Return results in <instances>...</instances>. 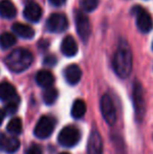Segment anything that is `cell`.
I'll return each mask as SVG.
<instances>
[{
  "label": "cell",
  "mask_w": 153,
  "mask_h": 154,
  "mask_svg": "<svg viewBox=\"0 0 153 154\" xmlns=\"http://www.w3.org/2000/svg\"><path fill=\"white\" fill-rule=\"evenodd\" d=\"M112 67L116 75L122 79L129 77L132 70V53L127 42L120 43L112 60Z\"/></svg>",
  "instance_id": "cell-1"
},
{
  "label": "cell",
  "mask_w": 153,
  "mask_h": 154,
  "mask_svg": "<svg viewBox=\"0 0 153 154\" xmlns=\"http://www.w3.org/2000/svg\"><path fill=\"white\" fill-rule=\"evenodd\" d=\"M33 55L25 48H16L6 57L5 64L14 72L26 70L33 63Z\"/></svg>",
  "instance_id": "cell-2"
},
{
  "label": "cell",
  "mask_w": 153,
  "mask_h": 154,
  "mask_svg": "<svg viewBox=\"0 0 153 154\" xmlns=\"http://www.w3.org/2000/svg\"><path fill=\"white\" fill-rule=\"evenodd\" d=\"M80 138H81V133L79 130L74 126H67L60 131L58 135V142L61 146L72 148L79 143Z\"/></svg>",
  "instance_id": "cell-3"
},
{
  "label": "cell",
  "mask_w": 153,
  "mask_h": 154,
  "mask_svg": "<svg viewBox=\"0 0 153 154\" xmlns=\"http://www.w3.org/2000/svg\"><path fill=\"white\" fill-rule=\"evenodd\" d=\"M133 105H134L135 114H136L137 122H142V120L145 116L146 106H145V99H144V91L142 85L139 82H135L133 85Z\"/></svg>",
  "instance_id": "cell-4"
},
{
  "label": "cell",
  "mask_w": 153,
  "mask_h": 154,
  "mask_svg": "<svg viewBox=\"0 0 153 154\" xmlns=\"http://www.w3.org/2000/svg\"><path fill=\"white\" fill-rule=\"evenodd\" d=\"M101 106V111H102V116L104 120L108 125H115L116 122V110L113 104L112 99L110 97L109 94H104L101 97L100 102Z\"/></svg>",
  "instance_id": "cell-5"
},
{
  "label": "cell",
  "mask_w": 153,
  "mask_h": 154,
  "mask_svg": "<svg viewBox=\"0 0 153 154\" xmlns=\"http://www.w3.org/2000/svg\"><path fill=\"white\" fill-rule=\"evenodd\" d=\"M56 126V121L50 116H44L38 121L34 130V133L38 138H47L51 135Z\"/></svg>",
  "instance_id": "cell-6"
},
{
  "label": "cell",
  "mask_w": 153,
  "mask_h": 154,
  "mask_svg": "<svg viewBox=\"0 0 153 154\" xmlns=\"http://www.w3.org/2000/svg\"><path fill=\"white\" fill-rule=\"evenodd\" d=\"M75 18H76V29L78 35L83 42H87L91 32L89 19L82 11H77L75 14Z\"/></svg>",
  "instance_id": "cell-7"
},
{
  "label": "cell",
  "mask_w": 153,
  "mask_h": 154,
  "mask_svg": "<svg viewBox=\"0 0 153 154\" xmlns=\"http://www.w3.org/2000/svg\"><path fill=\"white\" fill-rule=\"evenodd\" d=\"M133 13L136 14V26L139 32L147 34L152 29L153 20L152 17L146 10H143L141 6L133 8Z\"/></svg>",
  "instance_id": "cell-8"
},
{
  "label": "cell",
  "mask_w": 153,
  "mask_h": 154,
  "mask_svg": "<svg viewBox=\"0 0 153 154\" xmlns=\"http://www.w3.org/2000/svg\"><path fill=\"white\" fill-rule=\"evenodd\" d=\"M68 26V20L64 14L55 13L48 17L46 21L47 31L51 32H62Z\"/></svg>",
  "instance_id": "cell-9"
},
{
  "label": "cell",
  "mask_w": 153,
  "mask_h": 154,
  "mask_svg": "<svg viewBox=\"0 0 153 154\" xmlns=\"http://www.w3.org/2000/svg\"><path fill=\"white\" fill-rule=\"evenodd\" d=\"M103 142L100 133L98 131H92L90 133L87 144V154H102Z\"/></svg>",
  "instance_id": "cell-10"
},
{
  "label": "cell",
  "mask_w": 153,
  "mask_h": 154,
  "mask_svg": "<svg viewBox=\"0 0 153 154\" xmlns=\"http://www.w3.org/2000/svg\"><path fill=\"white\" fill-rule=\"evenodd\" d=\"M20 147V142L16 137H8L0 132V149L6 153H15Z\"/></svg>",
  "instance_id": "cell-11"
},
{
  "label": "cell",
  "mask_w": 153,
  "mask_h": 154,
  "mask_svg": "<svg viewBox=\"0 0 153 154\" xmlns=\"http://www.w3.org/2000/svg\"><path fill=\"white\" fill-rule=\"evenodd\" d=\"M23 16L25 19L32 22H37L42 16V8L36 2H29L23 10Z\"/></svg>",
  "instance_id": "cell-12"
},
{
  "label": "cell",
  "mask_w": 153,
  "mask_h": 154,
  "mask_svg": "<svg viewBox=\"0 0 153 154\" xmlns=\"http://www.w3.org/2000/svg\"><path fill=\"white\" fill-rule=\"evenodd\" d=\"M0 100L4 101L5 103L12 101H18L19 99L16 89L12 84L8 83V82L0 83Z\"/></svg>",
  "instance_id": "cell-13"
},
{
  "label": "cell",
  "mask_w": 153,
  "mask_h": 154,
  "mask_svg": "<svg viewBox=\"0 0 153 154\" xmlns=\"http://www.w3.org/2000/svg\"><path fill=\"white\" fill-rule=\"evenodd\" d=\"M64 77L68 84L70 85H76L80 82L82 77V70L78 65L72 64L67 66L64 70Z\"/></svg>",
  "instance_id": "cell-14"
},
{
  "label": "cell",
  "mask_w": 153,
  "mask_h": 154,
  "mask_svg": "<svg viewBox=\"0 0 153 154\" xmlns=\"http://www.w3.org/2000/svg\"><path fill=\"white\" fill-rule=\"evenodd\" d=\"M61 51L66 57H74L78 53V44L72 36H66L61 44Z\"/></svg>",
  "instance_id": "cell-15"
},
{
  "label": "cell",
  "mask_w": 153,
  "mask_h": 154,
  "mask_svg": "<svg viewBox=\"0 0 153 154\" xmlns=\"http://www.w3.org/2000/svg\"><path fill=\"white\" fill-rule=\"evenodd\" d=\"M36 82L40 87L42 88H48L51 87L55 83V77L54 75L48 70H40L36 75Z\"/></svg>",
  "instance_id": "cell-16"
},
{
  "label": "cell",
  "mask_w": 153,
  "mask_h": 154,
  "mask_svg": "<svg viewBox=\"0 0 153 154\" xmlns=\"http://www.w3.org/2000/svg\"><path fill=\"white\" fill-rule=\"evenodd\" d=\"M17 10L15 4L11 0L0 1V16L4 19H12L16 16Z\"/></svg>",
  "instance_id": "cell-17"
},
{
  "label": "cell",
  "mask_w": 153,
  "mask_h": 154,
  "mask_svg": "<svg viewBox=\"0 0 153 154\" xmlns=\"http://www.w3.org/2000/svg\"><path fill=\"white\" fill-rule=\"evenodd\" d=\"M12 29L18 37L23 39H32L35 35V31L32 26L23 23H15L13 24Z\"/></svg>",
  "instance_id": "cell-18"
},
{
  "label": "cell",
  "mask_w": 153,
  "mask_h": 154,
  "mask_svg": "<svg viewBox=\"0 0 153 154\" xmlns=\"http://www.w3.org/2000/svg\"><path fill=\"white\" fill-rule=\"evenodd\" d=\"M86 112V104L82 100H77L74 102L72 107V116L75 119H81Z\"/></svg>",
  "instance_id": "cell-19"
},
{
  "label": "cell",
  "mask_w": 153,
  "mask_h": 154,
  "mask_svg": "<svg viewBox=\"0 0 153 154\" xmlns=\"http://www.w3.org/2000/svg\"><path fill=\"white\" fill-rule=\"evenodd\" d=\"M16 43V37L11 32H3L0 36V47L2 49H8Z\"/></svg>",
  "instance_id": "cell-20"
},
{
  "label": "cell",
  "mask_w": 153,
  "mask_h": 154,
  "mask_svg": "<svg viewBox=\"0 0 153 154\" xmlns=\"http://www.w3.org/2000/svg\"><path fill=\"white\" fill-rule=\"evenodd\" d=\"M58 99V90L51 86V87L45 88L43 92V101L46 105H51L54 104Z\"/></svg>",
  "instance_id": "cell-21"
},
{
  "label": "cell",
  "mask_w": 153,
  "mask_h": 154,
  "mask_svg": "<svg viewBox=\"0 0 153 154\" xmlns=\"http://www.w3.org/2000/svg\"><path fill=\"white\" fill-rule=\"evenodd\" d=\"M22 121L19 118H14L8 122L6 129L10 133L13 134H20L22 132Z\"/></svg>",
  "instance_id": "cell-22"
},
{
  "label": "cell",
  "mask_w": 153,
  "mask_h": 154,
  "mask_svg": "<svg viewBox=\"0 0 153 154\" xmlns=\"http://www.w3.org/2000/svg\"><path fill=\"white\" fill-rule=\"evenodd\" d=\"M99 4V0H81L80 5L85 12H92L96 8Z\"/></svg>",
  "instance_id": "cell-23"
},
{
  "label": "cell",
  "mask_w": 153,
  "mask_h": 154,
  "mask_svg": "<svg viewBox=\"0 0 153 154\" xmlns=\"http://www.w3.org/2000/svg\"><path fill=\"white\" fill-rule=\"evenodd\" d=\"M17 108H18V101L8 102L5 105V112L10 114H14L17 111Z\"/></svg>",
  "instance_id": "cell-24"
},
{
  "label": "cell",
  "mask_w": 153,
  "mask_h": 154,
  "mask_svg": "<svg viewBox=\"0 0 153 154\" xmlns=\"http://www.w3.org/2000/svg\"><path fill=\"white\" fill-rule=\"evenodd\" d=\"M44 65H46V66H55L56 64H57V58H56L55 55H48L46 56V57L44 58Z\"/></svg>",
  "instance_id": "cell-25"
},
{
  "label": "cell",
  "mask_w": 153,
  "mask_h": 154,
  "mask_svg": "<svg viewBox=\"0 0 153 154\" xmlns=\"http://www.w3.org/2000/svg\"><path fill=\"white\" fill-rule=\"evenodd\" d=\"M25 154H42V150H41V147L39 145L33 144L29 147Z\"/></svg>",
  "instance_id": "cell-26"
},
{
  "label": "cell",
  "mask_w": 153,
  "mask_h": 154,
  "mask_svg": "<svg viewBox=\"0 0 153 154\" xmlns=\"http://www.w3.org/2000/svg\"><path fill=\"white\" fill-rule=\"evenodd\" d=\"M48 1H49V3L54 6H61L65 3L66 0H48Z\"/></svg>",
  "instance_id": "cell-27"
},
{
  "label": "cell",
  "mask_w": 153,
  "mask_h": 154,
  "mask_svg": "<svg viewBox=\"0 0 153 154\" xmlns=\"http://www.w3.org/2000/svg\"><path fill=\"white\" fill-rule=\"evenodd\" d=\"M4 116H5V111H3V110L0 109V125H1L2 122H3Z\"/></svg>",
  "instance_id": "cell-28"
},
{
  "label": "cell",
  "mask_w": 153,
  "mask_h": 154,
  "mask_svg": "<svg viewBox=\"0 0 153 154\" xmlns=\"http://www.w3.org/2000/svg\"><path fill=\"white\" fill-rule=\"evenodd\" d=\"M60 154H69V153H67V152H62V153H60Z\"/></svg>",
  "instance_id": "cell-29"
},
{
  "label": "cell",
  "mask_w": 153,
  "mask_h": 154,
  "mask_svg": "<svg viewBox=\"0 0 153 154\" xmlns=\"http://www.w3.org/2000/svg\"><path fill=\"white\" fill-rule=\"evenodd\" d=\"M152 48H153V45H152Z\"/></svg>",
  "instance_id": "cell-30"
}]
</instances>
